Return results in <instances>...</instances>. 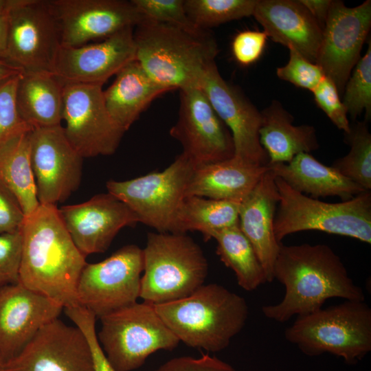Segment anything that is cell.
Wrapping results in <instances>:
<instances>
[{
    "label": "cell",
    "instance_id": "obj_1",
    "mask_svg": "<svg viewBox=\"0 0 371 371\" xmlns=\"http://www.w3.org/2000/svg\"><path fill=\"white\" fill-rule=\"evenodd\" d=\"M273 280L284 287L278 303L265 305L262 314L283 323L293 316L314 312L330 298L364 301L341 258L326 244H280L273 267Z\"/></svg>",
    "mask_w": 371,
    "mask_h": 371
},
{
    "label": "cell",
    "instance_id": "obj_2",
    "mask_svg": "<svg viewBox=\"0 0 371 371\" xmlns=\"http://www.w3.org/2000/svg\"><path fill=\"white\" fill-rule=\"evenodd\" d=\"M19 282L63 308L79 306L76 289L87 263L76 246L54 205L40 204L21 227Z\"/></svg>",
    "mask_w": 371,
    "mask_h": 371
},
{
    "label": "cell",
    "instance_id": "obj_3",
    "mask_svg": "<svg viewBox=\"0 0 371 371\" xmlns=\"http://www.w3.org/2000/svg\"><path fill=\"white\" fill-rule=\"evenodd\" d=\"M154 306L180 341L211 352L225 349L249 316L244 297L214 283L203 284L184 298Z\"/></svg>",
    "mask_w": 371,
    "mask_h": 371
},
{
    "label": "cell",
    "instance_id": "obj_4",
    "mask_svg": "<svg viewBox=\"0 0 371 371\" xmlns=\"http://www.w3.org/2000/svg\"><path fill=\"white\" fill-rule=\"evenodd\" d=\"M133 33L135 60L157 83L170 91L197 87L218 53L214 36L142 19Z\"/></svg>",
    "mask_w": 371,
    "mask_h": 371
},
{
    "label": "cell",
    "instance_id": "obj_5",
    "mask_svg": "<svg viewBox=\"0 0 371 371\" xmlns=\"http://www.w3.org/2000/svg\"><path fill=\"white\" fill-rule=\"evenodd\" d=\"M284 337L308 356L330 353L353 364L371 351V308L365 300L322 307L296 317Z\"/></svg>",
    "mask_w": 371,
    "mask_h": 371
},
{
    "label": "cell",
    "instance_id": "obj_6",
    "mask_svg": "<svg viewBox=\"0 0 371 371\" xmlns=\"http://www.w3.org/2000/svg\"><path fill=\"white\" fill-rule=\"evenodd\" d=\"M142 250L139 297L144 302L157 305L178 300L204 284L207 259L186 234L150 232Z\"/></svg>",
    "mask_w": 371,
    "mask_h": 371
},
{
    "label": "cell",
    "instance_id": "obj_7",
    "mask_svg": "<svg viewBox=\"0 0 371 371\" xmlns=\"http://www.w3.org/2000/svg\"><path fill=\"white\" fill-rule=\"evenodd\" d=\"M279 193L273 230L277 241L307 230L348 236L371 243V192L351 199L326 203L300 193L276 177Z\"/></svg>",
    "mask_w": 371,
    "mask_h": 371
},
{
    "label": "cell",
    "instance_id": "obj_8",
    "mask_svg": "<svg viewBox=\"0 0 371 371\" xmlns=\"http://www.w3.org/2000/svg\"><path fill=\"white\" fill-rule=\"evenodd\" d=\"M98 341L116 371L141 367L153 353L172 350L179 340L157 314L155 306L143 302L99 318Z\"/></svg>",
    "mask_w": 371,
    "mask_h": 371
},
{
    "label": "cell",
    "instance_id": "obj_9",
    "mask_svg": "<svg viewBox=\"0 0 371 371\" xmlns=\"http://www.w3.org/2000/svg\"><path fill=\"white\" fill-rule=\"evenodd\" d=\"M195 166L183 153L164 171L126 181L109 180L108 192L124 203L141 222L158 232L175 233L179 212Z\"/></svg>",
    "mask_w": 371,
    "mask_h": 371
},
{
    "label": "cell",
    "instance_id": "obj_10",
    "mask_svg": "<svg viewBox=\"0 0 371 371\" xmlns=\"http://www.w3.org/2000/svg\"><path fill=\"white\" fill-rule=\"evenodd\" d=\"M143 250L123 246L105 260L87 263L78 279V304L100 318L132 305L139 297Z\"/></svg>",
    "mask_w": 371,
    "mask_h": 371
},
{
    "label": "cell",
    "instance_id": "obj_11",
    "mask_svg": "<svg viewBox=\"0 0 371 371\" xmlns=\"http://www.w3.org/2000/svg\"><path fill=\"white\" fill-rule=\"evenodd\" d=\"M63 120L65 136L82 158L113 154L126 132L109 114L98 85L64 84Z\"/></svg>",
    "mask_w": 371,
    "mask_h": 371
},
{
    "label": "cell",
    "instance_id": "obj_12",
    "mask_svg": "<svg viewBox=\"0 0 371 371\" xmlns=\"http://www.w3.org/2000/svg\"><path fill=\"white\" fill-rule=\"evenodd\" d=\"M60 46L45 0H16L8 13L5 60L22 73L53 74Z\"/></svg>",
    "mask_w": 371,
    "mask_h": 371
},
{
    "label": "cell",
    "instance_id": "obj_13",
    "mask_svg": "<svg viewBox=\"0 0 371 371\" xmlns=\"http://www.w3.org/2000/svg\"><path fill=\"white\" fill-rule=\"evenodd\" d=\"M178 120L170 135L180 142L182 153L194 165L234 156L232 133L199 87L180 90Z\"/></svg>",
    "mask_w": 371,
    "mask_h": 371
},
{
    "label": "cell",
    "instance_id": "obj_14",
    "mask_svg": "<svg viewBox=\"0 0 371 371\" xmlns=\"http://www.w3.org/2000/svg\"><path fill=\"white\" fill-rule=\"evenodd\" d=\"M371 27V1L348 7L332 1L322 30L316 64L343 94L345 85L361 58L363 45Z\"/></svg>",
    "mask_w": 371,
    "mask_h": 371
},
{
    "label": "cell",
    "instance_id": "obj_15",
    "mask_svg": "<svg viewBox=\"0 0 371 371\" xmlns=\"http://www.w3.org/2000/svg\"><path fill=\"white\" fill-rule=\"evenodd\" d=\"M63 47L105 39L143 19L131 1L45 0Z\"/></svg>",
    "mask_w": 371,
    "mask_h": 371
},
{
    "label": "cell",
    "instance_id": "obj_16",
    "mask_svg": "<svg viewBox=\"0 0 371 371\" xmlns=\"http://www.w3.org/2000/svg\"><path fill=\"white\" fill-rule=\"evenodd\" d=\"M30 144L38 201L56 205L78 188L83 158L71 145L61 125L32 129Z\"/></svg>",
    "mask_w": 371,
    "mask_h": 371
},
{
    "label": "cell",
    "instance_id": "obj_17",
    "mask_svg": "<svg viewBox=\"0 0 371 371\" xmlns=\"http://www.w3.org/2000/svg\"><path fill=\"white\" fill-rule=\"evenodd\" d=\"M197 87L230 131L234 157L252 165L267 166L269 157L259 138L261 113L239 88L222 77L215 61L207 67Z\"/></svg>",
    "mask_w": 371,
    "mask_h": 371
},
{
    "label": "cell",
    "instance_id": "obj_18",
    "mask_svg": "<svg viewBox=\"0 0 371 371\" xmlns=\"http://www.w3.org/2000/svg\"><path fill=\"white\" fill-rule=\"evenodd\" d=\"M1 371H94L91 350L81 330L58 318L43 326Z\"/></svg>",
    "mask_w": 371,
    "mask_h": 371
},
{
    "label": "cell",
    "instance_id": "obj_19",
    "mask_svg": "<svg viewBox=\"0 0 371 371\" xmlns=\"http://www.w3.org/2000/svg\"><path fill=\"white\" fill-rule=\"evenodd\" d=\"M134 27L91 44L60 46L53 74L64 84H103L135 60Z\"/></svg>",
    "mask_w": 371,
    "mask_h": 371
},
{
    "label": "cell",
    "instance_id": "obj_20",
    "mask_svg": "<svg viewBox=\"0 0 371 371\" xmlns=\"http://www.w3.org/2000/svg\"><path fill=\"white\" fill-rule=\"evenodd\" d=\"M63 307L20 282L0 288V359L16 356Z\"/></svg>",
    "mask_w": 371,
    "mask_h": 371
},
{
    "label": "cell",
    "instance_id": "obj_21",
    "mask_svg": "<svg viewBox=\"0 0 371 371\" xmlns=\"http://www.w3.org/2000/svg\"><path fill=\"white\" fill-rule=\"evenodd\" d=\"M58 211L74 244L85 256L104 252L121 229L138 223L133 211L109 192L62 206Z\"/></svg>",
    "mask_w": 371,
    "mask_h": 371
},
{
    "label": "cell",
    "instance_id": "obj_22",
    "mask_svg": "<svg viewBox=\"0 0 371 371\" xmlns=\"http://www.w3.org/2000/svg\"><path fill=\"white\" fill-rule=\"evenodd\" d=\"M252 16L267 37L316 63L323 29L299 0H257Z\"/></svg>",
    "mask_w": 371,
    "mask_h": 371
},
{
    "label": "cell",
    "instance_id": "obj_23",
    "mask_svg": "<svg viewBox=\"0 0 371 371\" xmlns=\"http://www.w3.org/2000/svg\"><path fill=\"white\" fill-rule=\"evenodd\" d=\"M279 199L276 176L269 168L239 204V227L252 245L267 282L273 280V267L281 244L277 241L273 230Z\"/></svg>",
    "mask_w": 371,
    "mask_h": 371
},
{
    "label": "cell",
    "instance_id": "obj_24",
    "mask_svg": "<svg viewBox=\"0 0 371 371\" xmlns=\"http://www.w3.org/2000/svg\"><path fill=\"white\" fill-rule=\"evenodd\" d=\"M269 167L255 166L236 157L196 166L186 197L196 196L240 203Z\"/></svg>",
    "mask_w": 371,
    "mask_h": 371
},
{
    "label": "cell",
    "instance_id": "obj_25",
    "mask_svg": "<svg viewBox=\"0 0 371 371\" xmlns=\"http://www.w3.org/2000/svg\"><path fill=\"white\" fill-rule=\"evenodd\" d=\"M274 175L294 190L311 197L338 196L351 199L367 191L332 166L317 161L310 153H300L288 163L268 164Z\"/></svg>",
    "mask_w": 371,
    "mask_h": 371
},
{
    "label": "cell",
    "instance_id": "obj_26",
    "mask_svg": "<svg viewBox=\"0 0 371 371\" xmlns=\"http://www.w3.org/2000/svg\"><path fill=\"white\" fill-rule=\"evenodd\" d=\"M167 91L170 90L154 81L135 60L115 74L113 82L104 91V98L112 118L126 131L155 98Z\"/></svg>",
    "mask_w": 371,
    "mask_h": 371
},
{
    "label": "cell",
    "instance_id": "obj_27",
    "mask_svg": "<svg viewBox=\"0 0 371 371\" xmlns=\"http://www.w3.org/2000/svg\"><path fill=\"white\" fill-rule=\"evenodd\" d=\"M261 113L260 142L269 157V164L288 163L300 153H310L319 146L314 126L294 125L293 117L273 100Z\"/></svg>",
    "mask_w": 371,
    "mask_h": 371
},
{
    "label": "cell",
    "instance_id": "obj_28",
    "mask_svg": "<svg viewBox=\"0 0 371 371\" xmlns=\"http://www.w3.org/2000/svg\"><path fill=\"white\" fill-rule=\"evenodd\" d=\"M63 87L52 73H21L16 101L22 120L32 128L61 125Z\"/></svg>",
    "mask_w": 371,
    "mask_h": 371
},
{
    "label": "cell",
    "instance_id": "obj_29",
    "mask_svg": "<svg viewBox=\"0 0 371 371\" xmlns=\"http://www.w3.org/2000/svg\"><path fill=\"white\" fill-rule=\"evenodd\" d=\"M30 131L0 146V181L16 198L25 217L40 205L31 161Z\"/></svg>",
    "mask_w": 371,
    "mask_h": 371
},
{
    "label": "cell",
    "instance_id": "obj_30",
    "mask_svg": "<svg viewBox=\"0 0 371 371\" xmlns=\"http://www.w3.org/2000/svg\"><path fill=\"white\" fill-rule=\"evenodd\" d=\"M239 204L235 202L191 196L185 198L178 214L175 234L197 231L205 240L239 222Z\"/></svg>",
    "mask_w": 371,
    "mask_h": 371
},
{
    "label": "cell",
    "instance_id": "obj_31",
    "mask_svg": "<svg viewBox=\"0 0 371 371\" xmlns=\"http://www.w3.org/2000/svg\"><path fill=\"white\" fill-rule=\"evenodd\" d=\"M216 254L235 273L238 285L253 291L267 282L265 272L247 238L236 225L216 232Z\"/></svg>",
    "mask_w": 371,
    "mask_h": 371
},
{
    "label": "cell",
    "instance_id": "obj_32",
    "mask_svg": "<svg viewBox=\"0 0 371 371\" xmlns=\"http://www.w3.org/2000/svg\"><path fill=\"white\" fill-rule=\"evenodd\" d=\"M348 153L332 164L344 177L367 191L371 190V134L366 122H357L344 133Z\"/></svg>",
    "mask_w": 371,
    "mask_h": 371
},
{
    "label": "cell",
    "instance_id": "obj_33",
    "mask_svg": "<svg viewBox=\"0 0 371 371\" xmlns=\"http://www.w3.org/2000/svg\"><path fill=\"white\" fill-rule=\"evenodd\" d=\"M257 0H184L191 21L200 30L253 15Z\"/></svg>",
    "mask_w": 371,
    "mask_h": 371
},
{
    "label": "cell",
    "instance_id": "obj_34",
    "mask_svg": "<svg viewBox=\"0 0 371 371\" xmlns=\"http://www.w3.org/2000/svg\"><path fill=\"white\" fill-rule=\"evenodd\" d=\"M343 104L352 120L365 112L371 117V43L354 67L344 90Z\"/></svg>",
    "mask_w": 371,
    "mask_h": 371
},
{
    "label": "cell",
    "instance_id": "obj_35",
    "mask_svg": "<svg viewBox=\"0 0 371 371\" xmlns=\"http://www.w3.org/2000/svg\"><path fill=\"white\" fill-rule=\"evenodd\" d=\"M143 19L177 27L196 35H205L207 30L199 29L188 16L184 0H131Z\"/></svg>",
    "mask_w": 371,
    "mask_h": 371
},
{
    "label": "cell",
    "instance_id": "obj_36",
    "mask_svg": "<svg viewBox=\"0 0 371 371\" xmlns=\"http://www.w3.org/2000/svg\"><path fill=\"white\" fill-rule=\"evenodd\" d=\"M21 74L0 82V146L32 130L22 120L17 109L16 91Z\"/></svg>",
    "mask_w": 371,
    "mask_h": 371
},
{
    "label": "cell",
    "instance_id": "obj_37",
    "mask_svg": "<svg viewBox=\"0 0 371 371\" xmlns=\"http://www.w3.org/2000/svg\"><path fill=\"white\" fill-rule=\"evenodd\" d=\"M287 63L276 69L278 77L295 87L313 91L324 78L320 67L303 57L293 49H289Z\"/></svg>",
    "mask_w": 371,
    "mask_h": 371
},
{
    "label": "cell",
    "instance_id": "obj_38",
    "mask_svg": "<svg viewBox=\"0 0 371 371\" xmlns=\"http://www.w3.org/2000/svg\"><path fill=\"white\" fill-rule=\"evenodd\" d=\"M65 311L67 316L81 330L87 341L94 371H116L108 361L98 341L95 329L96 317L80 306L65 308Z\"/></svg>",
    "mask_w": 371,
    "mask_h": 371
},
{
    "label": "cell",
    "instance_id": "obj_39",
    "mask_svg": "<svg viewBox=\"0 0 371 371\" xmlns=\"http://www.w3.org/2000/svg\"><path fill=\"white\" fill-rule=\"evenodd\" d=\"M21 250V228L0 234V288L19 282Z\"/></svg>",
    "mask_w": 371,
    "mask_h": 371
},
{
    "label": "cell",
    "instance_id": "obj_40",
    "mask_svg": "<svg viewBox=\"0 0 371 371\" xmlns=\"http://www.w3.org/2000/svg\"><path fill=\"white\" fill-rule=\"evenodd\" d=\"M312 93L317 106L333 124L344 133H348L351 125L348 118V111L334 83L324 76Z\"/></svg>",
    "mask_w": 371,
    "mask_h": 371
},
{
    "label": "cell",
    "instance_id": "obj_41",
    "mask_svg": "<svg viewBox=\"0 0 371 371\" xmlns=\"http://www.w3.org/2000/svg\"><path fill=\"white\" fill-rule=\"evenodd\" d=\"M267 39V35L264 31L248 30L240 32L232 43L235 60L243 66L254 63L262 56Z\"/></svg>",
    "mask_w": 371,
    "mask_h": 371
},
{
    "label": "cell",
    "instance_id": "obj_42",
    "mask_svg": "<svg viewBox=\"0 0 371 371\" xmlns=\"http://www.w3.org/2000/svg\"><path fill=\"white\" fill-rule=\"evenodd\" d=\"M155 371H236L230 364L207 354L199 358L179 357L173 358Z\"/></svg>",
    "mask_w": 371,
    "mask_h": 371
},
{
    "label": "cell",
    "instance_id": "obj_43",
    "mask_svg": "<svg viewBox=\"0 0 371 371\" xmlns=\"http://www.w3.org/2000/svg\"><path fill=\"white\" fill-rule=\"evenodd\" d=\"M24 219L18 200L0 181V234L19 230Z\"/></svg>",
    "mask_w": 371,
    "mask_h": 371
},
{
    "label": "cell",
    "instance_id": "obj_44",
    "mask_svg": "<svg viewBox=\"0 0 371 371\" xmlns=\"http://www.w3.org/2000/svg\"><path fill=\"white\" fill-rule=\"evenodd\" d=\"M311 15L324 27L327 19L331 0H299Z\"/></svg>",
    "mask_w": 371,
    "mask_h": 371
},
{
    "label": "cell",
    "instance_id": "obj_45",
    "mask_svg": "<svg viewBox=\"0 0 371 371\" xmlns=\"http://www.w3.org/2000/svg\"><path fill=\"white\" fill-rule=\"evenodd\" d=\"M8 13L0 16V58L4 60L5 58L8 39Z\"/></svg>",
    "mask_w": 371,
    "mask_h": 371
},
{
    "label": "cell",
    "instance_id": "obj_46",
    "mask_svg": "<svg viewBox=\"0 0 371 371\" xmlns=\"http://www.w3.org/2000/svg\"><path fill=\"white\" fill-rule=\"evenodd\" d=\"M21 73L22 72L16 67L5 60L0 58V82Z\"/></svg>",
    "mask_w": 371,
    "mask_h": 371
},
{
    "label": "cell",
    "instance_id": "obj_47",
    "mask_svg": "<svg viewBox=\"0 0 371 371\" xmlns=\"http://www.w3.org/2000/svg\"><path fill=\"white\" fill-rule=\"evenodd\" d=\"M15 1L16 0H0V16L8 14Z\"/></svg>",
    "mask_w": 371,
    "mask_h": 371
},
{
    "label": "cell",
    "instance_id": "obj_48",
    "mask_svg": "<svg viewBox=\"0 0 371 371\" xmlns=\"http://www.w3.org/2000/svg\"><path fill=\"white\" fill-rule=\"evenodd\" d=\"M3 364V362L2 360L0 359V371H1Z\"/></svg>",
    "mask_w": 371,
    "mask_h": 371
}]
</instances>
